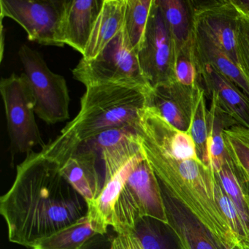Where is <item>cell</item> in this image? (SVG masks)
Instances as JSON below:
<instances>
[{"label":"cell","mask_w":249,"mask_h":249,"mask_svg":"<svg viewBox=\"0 0 249 249\" xmlns=\"http://www.w3.org/2000/svg\"><path fill=\"white\" fill-rule=\"evenodd\" d=\"M87 212V201L63 177L59 164L41 151L27 154L17 166L12 186L0 198L10 242L30 249Z\"/></svg>","instance_id":"1"},{"label":"cell","mask_w":249,"mask_h":249,"mask_svg":"<svg viewBox=\"0 0 249 249\" xmlns=\"http://www.w3.org/2000/svg\"><path fill=\"white\" fill-rule=\"evenodd\" d=\"M135 130L163 193L196 221L218 249H237V241L215 197L212 167L199 158L176 160L143 122H138Z\"/></svg>","instance_id":"2"},{"label":"cell","mask_w":249,"mask_h":249,"mask_svg":"<svg viewBox=\"0 0 249 249\" xmlns=\"http://www.w3.org/2000/svg\"><path fill=\"white\" fill-rule=\"evenodd\" d=\"M148 92L122 86L86 87L78 115L40 151L59 164L81 145L105 131L135 127L141 112L146 107Z\"/></svg>","instance_id":"3"},{"label":"cell","mask_w":249,"mask_h":249,"mask_svg":"<svg viewBox=\"0 0 249 249\" xmlns=\"http://www.w3.org/2000/svg\"><path fill=\"white\" fill-rule=\"evenodd\" d=\"M72 75L86 87L116 85L141 89L151 87L140 67L137 52L124 26L122 31L95 59H81L72 70Z\"/></svg>","instance_id":"4"},{"label":"cell","mask_w":249,"mask_h":249,"mask_svg":"<svg viewBox=\"0 0 249 249\" xmlns=\"http://www.w3.org/2000/svg\"><path fill=\"white\" fill-rule=\"evenodd\" d=\"M7 128L13 157L29 154L37 145H46L36 119V102L31 87L24 73H13L0 81Z\"/></svg>","instance_id":"5"},{"label":"cell","mask_w":249,"mask_h":249,"mask_svg":"<svg viewBox=\"0 0 249 249\" xmlns=\"http://www.w3.org/2000/svg\"><path fill=\"white\" fill-rule=\"evenodd\" d=\"M18 54L34 96L36 115L49 124L69 119L71 97L65 78L52 72L42 55L27 45L20 47Z\"/></svg>","instance_id":"6"},{"label":"cell","mask_w":249,"mask_h":249,"mask_svg":"<svg viewBox=\"0 0 249 249\" xmlns=\"http://www.w3.org/2000/svg\"><path fill=\"white\" fill-rule=\"evenodd\" d=\"M137 55L142 74L151 89L177 81L175 72L176 46L157 0L153 1Z\"/></svg>","instance_id":"7"},{"label":"cell","mask_w":249,"mask_h":249,"mask_svg":"<svg viewBox=\"0 0 249 249\" xmlns=\"http://www.w3.org/2000/svg\"><path fill=\"white\" fill-rule=\"evenodd\" d=\"M65 0H0L1 17L19 24L29 40L43 46H65L62 22Z\"/></svg>","instance_id":"8"},{"label":"cell","mask_w":249,"mask_h":249,"mask_svg":"<svg viewBox=\"0 0 249 249\" xmlns=\"http://www.w3.org/2000/svg\"><path fill=\"white\" fill-rule=\"evenodd\" d=\"M188 4L192 24L243 71L237 47L240 10L235 1H191Z\"/></svg>","instance_id":"9"},{"label":"cell","mask_w":249,"mask_h":249,"mask_svg":"<svg viewBox=\"0 0 249 249\" xmlns=\"http://www.w3.org/2000/svg\"><path fill=\"white\" fill-rule=\"evenodd\" d=\"M196 65L198 83L209 96L211 108L234 126L249 129V99L210 65L197 61Z\"/></svg>","instance_id":"10"},{"label":"cell","mask_w":249,"mask_h":249,"mask_svg":"<svg viewBox=\"0 0 249 249\" xmlns=\"http://www.w3.org/2000/svg\"><path fill=\"white\" fill-rule=\"evenodd\" d=\"M124 188L136 202L143 218H152L169 226L161 185L142 149L134 160Z\"/></svg>","instance_id":"11"},{"label":"cell","mask_w":249,"mask_h":249,"mask_svg":"<svg viewBox=\"0 0 249 249\" xmlns=\"http://www.w3.org/2000/svg\"><path fill=\"white\" fill-rule=\"evenodd\" d=\"M196 86L183 85L178 81L157 86L147 95L146 107L153 109L167 123L189 132L196 99Z\"/></svg>","instance_id":"12"},{"label":"cell","mask_w":249,"mask_h":249,"mask_svg":"<svg viewBox=\"0 0 249 249\" xmlns=\"http://www.w3.org/2000/svg\"><path fill=\"white\" fill-rule=\"evenodd\" d=\"M84 144L100 153L106 171L104 183L114 177L142 151L141 140L130 126L105 131Z\"/></svg>","instance_id":"13"},{"label":"cell","mask_w":249,"mask_h":249,"mask_svg":"<svg viewBox=\"0 0 249 249\" xmlns=\"http://www.w3.org/2000/svg\"><path fill=\"white\" fill-rule=\"evenodd\" d=\"M104 0H65L62 39L84 56Z\"/></svg>","instance_id":"14"},{"label":"cell","mask_w":249,"mask_h":249,"mask_svg":"<svg viewBox=\"0 0 249 249\" xmlns=\"http://www.w3.org/2000/svg\"><path fill=\"white\" fill-rule=\"evenodd\" d=\"M97 151L83 144L60 164L63 177L87 203L95 199L103 187L97 167Z\"/></svg>","instance_id":"15"},{"label":"cell","mask_w":249,"mask_h":249,"mask_svg":"<svg viewBox=\"0 0 249 249\" xmlns=\"http://www.w3.org/2000/svg\"><path fill=\"white\" fill-rule=\"evenodd\" d=\"M192 40L196 61L210 65L249 99V80L243 71L228 55L192 24Z\"/></svg>","instance_id":"16"},{"label":"cell","mask_w":249,"mask_h":249,"mask_svg":"<svg viewBox=\"0 0 249 249\" xmlns=\"http://www.w3.org/2000/svg\"><path fill=\"white\" fill-rule=\"evenodd\" d=\"M125 9L126 0H104L83 59H95L122 31L125 24Z\"/></svg>","instance_id":"17"},{"label":"cell","mask_w":249,"mask_h":249,"mask_svg":"<svg viewBox=\"0 0 249 249\" xmlns=\"http://www.w3.org/2000/svg\"><path fill=\"white\" fill-rule=\"evenodd\" d=\"M136 157L135 156L114 177L103 183V187L100 195L91 202L87 203V217L93 230L100 235L107 233L108 227L111 225L112 218L116 203Z\"/></svg>","instance_id":"18"},{"label":"cell","mask_w":249,"mask_h":249,"mask_svg":"<svg viewBox=\"0 0 249 249\" xmlns=\"http://www.w3.org/2000/svg\"><path fill=\"white\" fill-rule=\"evenodd\" d=\"M163 193V192H162ZM169 226L180 249H219L208 233L178 204L163 193Z\"/></svg>","instance_id":"19"},{"label":"cell","mask_w":249,"mask_h":249,"mask_svg":"<svg viewBox=\"0 0 249 249\" xmlns=\"http://www.w3.org/2000/svg\"><path fill=\"white\" fill-rule=\"evenodd\" d=\"M97 234L88 217L68 226L37 242L33 249H88Z\"/></svg>","instance_id":"20"},{"label":"cell","mask_w":249,"mask_h":249,"mask_svg":"<svg viewBox=\"0 0 249 249\" xmlns=\"http://www.w3.org/2000/svg\"><path fill=\"white\" fill-rule=\"evenodd\" d=\"M213 170L226 193L235 205L247 230L249 240V192L239 178L227 151L222 164Z\"/></svg>","instance_id":"21"},{"label":"cell","mask_w":249,"mask_h":249,"mask_svg":"<svg viewBox=\"0 0 249 249\" xmlns=\"http://www.w3.org/2000/svg\"><path fill=\"white\" fill-rule=\"evenodd\" d=\"M157 2L177 52L189 41L192 34L189 4L180 0H157Z\"/></svg>","instance_id":"22"},{"label":"cell","mask_w":249,"mask_h":249,"mask_svg":"<svg viewBox=\"0 0 249 249\" xmlns=\"http://www.w3.org/2000/svg\"><path fill=\"white\" fill-rule=\"evenodd\" d=\"M223 136L236 172L249 192V129L230 126L223 130Z\"/></svg>","instance_id":"23"},{"label":"cell","mask_w":249,"mask_h":249,"mask_svg":"<svg viewBox=\"0 0 249 249\" xmlns=\"http://www.w3.org/2000/svg\"><path fill=\"white\" fill-rule=\"evenodd\" d=\"M205 90L197 81L195 108L191 124V136L196 145V152L199 160L209 166L208 143L209 138V110L207 107Z\"/></svg>","instance_id":"24"},{"label":"cell","mask_w":249,"mask_h":249,"mask_svg":"<svg viewBox=\"0 0 249 249\" xmlns=\"http://www.w3.org/2000/svg\"><path fill=\"white\" fill-rule=\"evenodd\" d=\"M154 0H126L125 27L131 43L138 50L148 24Z\"/></svg>","instance_id":"25"},{"label":"cell","mask_w":249,"mask_h":249,"mask_svg":"<svg viewBox=\"0 0 249 249\" xmlns=\"http://www.w3.org/2000/svg\"><path fill=\"white\" fill-rule=\"evenodd\" d=\"M176 78L180 84L193 87L197 82V70L192 34L189 41L176 52Z\"/></svg>","instance_id":"26"},{"label":"cell","mask_w":249,"mask_h":249,"mask_svg":"<svg viewBox=\"0 0 249 249\" xmlns=\"http://www.w3.org/2000/svg\"><path fill=\"white\" fill-rule=\"evenodd\" d=\"M160 224L152 218H142L132 230L138 236L144 249H172Z\"/></svg>","instance_id":"27"},{"label":"cell","mask_w":249,"mask_h":249,"mask_svg":"<svg viewBox=\"0 0 249 249\" xmlns=\"http://www.w3.org/2000/svg\"><path fill=\"white\" fill-rule=\"evenodd\" d=\"M240 10L238 29V54L242 70L249 80V11L241 1H235Z\"/></svg>","instance_id":"28"},{"label":"cell","mask_w":249,"mask_h":249,"mask_svg":"<svg viewBox=\"0 0 249 249\" xmlns=\"http://www.w3.org/2000/svg\"><path fill=\"white\" fill-rule=\"evenodd\" d=\"M243 5L249 11V1H241Z\"/></svg>","instance_id":"29"}]
</instances>
